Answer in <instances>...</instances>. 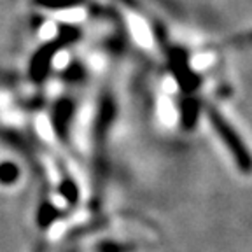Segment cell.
Here are the masks:
<instances>
[{
    "label": "cell",
    "mask_w": 252,
    "mask_h": 252,
    "mask_svg": "<svg viewBox=\"0 0 252 252\" xmlns=\"http://www.w3.org/2000/svg\"><path fill=\"white\" fill-rule=\"evenodd\" d=\"M210 119H212L214 123V128H216V131L220 135V138L228 144L229 151L233 153V156L238 159V163L242 165V168L247 170L249 168V154H247V149L244 147V144L240 142V137L235 133V131L231 130V126L228 125V121L226 119H222L219 114H217L216 110H210Z\"/></svg>",
    "instance_id": "obj_1"
},
{
    "label": "cell",
    "mask_w": 252,
    "mask_h": 252,
    "mask_svg": "<svg viewBox=\"0 0 252 252\" xmlns=\"http://www.w3.org/2000/svg\"><path fill=\"white\" fill-rule=\"evenodd\" d=\"M12 177H16V166L12 165H5L0 168V179L2 181H12Z\"/></svg>",
    "instance_id": "obj_2"
}]
</instances>
